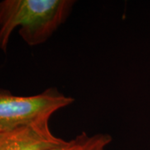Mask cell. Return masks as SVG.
Instances as JSON below:
<instances>
[{"label":"cell","instance_id":"cell-4","mask_svg":"<svg viewBox=\"0 0 150 150\" xmlns=\"http://www.w3.org/2000/svg\"><path fill=\"white\" fill-rule=\"evenodd\" d=\"M92 139L93 136H89L86 133H82L75 139L68 142L66 141L63 144L43 150H84L91 143Z\"/></svg>","mask_w":150,"mask_h":150},{"label":"cell","instance_id":"cell-5","mask_svg":"<svg viewBox=\"0 0 150 150\" xmlns=\"http://www.w3.org/2000/svg\"><path fill=\"white\" fill-rule=\"evenodd\" d=\"M112 141V137L106 134H98L93 135L91 143L84 150H104Z\"/></svg>","mask_w":150,"mask_h":150},{"label":"cell","instance_id":"cell-3","mask_svg":"<svg viewBox=\"0 0 150 150\" xmlns=\"http://www.w3.org/2000/svg\"><path fill=\"white\" fill-rule=\"evenodd\" d=\"M65 142L52 134L48 123L25 126L0 134V150H43Z\"/></svg>","mask_w":150,"mask_h":150},{"label":"cell","instance_id":"cell-1","mask_svg":"<svg viewBox=\"0 0 150 150\" xmlns=\"http://www.w3.org/2000/svg\"><path fill=\"white\" fill-rule=\"evenodd\" d=\"M73 0H4L0 2V48L6 52L13 32L29 46L45 43L69 16Z\"/></svg>","mask_w":150,"mask_h":150},{"label":"cell","instance_id":"cell-2","mask_svg":"<svg viewBox=\"0 0 150 150\" xmlns=\"http://www.w3.org/2000/svg\"><path fill=\"white\" fill-rule=\"evenodd\" d=\"M74 101L73 98L55 88L28 97L15 96L8 90L0 89V134L25 126L48 123L54 112Z\"/></svg>","mask_w":150,"mask_h":150}]
</instances>
